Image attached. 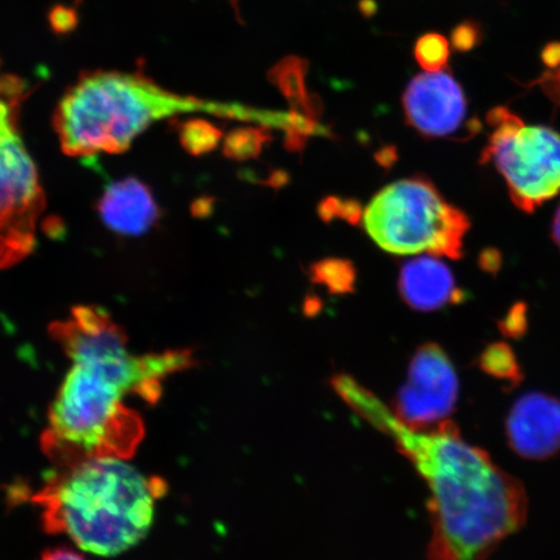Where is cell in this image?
<instances>
[{"label": "cell", "instance_id": "1", "mask_svg": "<svg viewBox=\"0 0 560 560\" xmlns=\"http://www.w3.org/2000/svg\"><path fill=\"white\" fill-rule=\"evenodd\" d=\"M332 388L357 416L395 441L429 486L427 560H487L523 527L528 497L522 482L466 443L451 420L415 431L354 377L336 375Z\"/></svg>", "mask_w": 560, "mask_h": 560}, {"label": "cell", "instance_id": "2", "mask_svg": "<svg viewBox=\"0 0 560 560\" xmlns=\"http://www.w3.org/2000/svg\"><path fill=\"white\" fill-rule=\"evenodd\" d=\"M72 363L48 412L44 452L60 468L89 458L131 457L144 424L124 400L139 396L155 404L161 383L173 374L172 355H135L126 348Z\"/></svg>", "mask_w": 560, "mask_h": 560}, {"label": "cell", "instance_id": "3", "mask_svg": "<svg viewBox=\"0 0 560 560\" xmlns=\"http://www.w3.org/2000/svg\"><path fill=\"white\" fill-rule=\"evenodd\" d=\"M219 117L282 129L283 112L217 103L171 93L140 73L95 70L83 73L55 109L54 128L68 156L128 151L150 125L179 114Z\"/></svg>", "mask_w": 560, "mask_h": 560}, {"label": "cell", "instance_id": "4", "mask_svg": "<svg viewBox=\"0 0 560 560\" xmlns=\"http://www.w3.org/2000/svg\"><path fill=\"white\" fill-rule=\"evenodd\" d=\"M165 482L147 478L122 458H89L61 468L33 501L50 534H65L79 548L116 557L149 534Z\"/></svg>", "mask_w": 560, "mask_h": 560}, {"label": "cell", "instance_id": "5", "mask_svg": "<svg viewBox=\"0 0 560 560\" xmlns=\"http://www.w3.org/2000/svg\"><path fill=\"white\" fill-rule=\"evenodd\" d=\"M363 225L377 245L395 255L459 260L470 222L427 178L395 182L375 196L363 213Z\"/></svg>", "mask_w": 560, "mask_h": 560}, {"label": "cell", "instance_id": "6", "mask_svg": "<svg viewBox=\"0 0 560 560\" xmlns=\"http://www.w3.org/2000/svg\"><path fill=\"white\" fill-rule=\"evenodd\" d=\"M492 135L482 163H493L506 180L514 205L532 213L560 194V135L545 126H525L505 107L488 114Z\"/></svg>", "mask_w": 560, "mask_h": 560}, {"label": "cell", "instance_id": "7", "mask_svg": "<svg viewBox=\"0 0 560 560\" xmlns=\"http://www.w3.org/2000/svg\"><path fill=\"white\" fill-rule=\"evenodd\" d=\"M46 207L37 167L16 129V117L0 122V270L30 256Z\"/></svg>", "mask_w": 560, "mask_h": 560}, {"label": "cell", "instance_id": "8", "mask_svg": "<svg viewBox=\"0 0 560 560\" xmlns=\"http://www.w3.org/2000/svg\"><path fill=\"white\" fill-rule=\"evenodd\" d=\"M458 392L457 371L450 355L436 342H427L412 357L408 380L392 411L411 430H430L453 415Z\"/></svg>", "mask_w": 560, "mask_h": 560}, {"label": "cell", "instance_id": "9", "mask_svg": "<svg viewBox=\"0 0 560 560\" xmlns=\"http://www.w3.org/2000/svg\"><path fill=\"white\" fill-rule=\"evenodd\" d=\"M406 121L419 135L457 139L462 129L474 136L479 122H467V101L459 83L445 72L419 74L404 95Z\"/></svg>", "mask_w": 560, "mask_h": 560}, {"label": "cell", "instance_id": "10", "mask_svg": "<svg viewBox=\"0 0 560 560\" xmlns=\"http://www.w3.org/2000/svg\"><path fill=\"white\" fill-rule=\"evenodd\" d=\"M508 443L530 460L555 457L560 451V401L545 394L524 395L509 412Z\"/></svg>", "mask_w": 560, "mask_h": 560}, {"label": "cell", "instance_id": "11", "mask_svg": "<svg viewBox=\"0 0 560 560\" xmlns=\"http://www.w3.org/2000/svg\"><path fill=\"white\" fill-rule=\"evenodd\" d=\"M105 226L116 233L138 236L159 220V208L149 187L137 178L114 182L97 205Z\"/></svg>", "mask_w": 560, "mask_h": 560}, {"label": "cell", "instance_id": "12", "mask_svg": "<svg viewBox=\"0 0 560 560\" xmlns=\"http://www.w3.org/2000/svg\"><path fill=\"white\" fill-rule=\"evenodd\" d=\"M398 290L406 304L418 312L439 311L460 303L464 292L457 289L450 266L435 257H418L402 266Z\"/></svg>", "mask_w": 560, "mask_h": 560}, {"label": "cell", "instance_id": "13", "mask_svg": "<svg viewBox=\"0 0 560 560\" xmlns=\"http://www.w3.org/2000/svg\"><path fill=\"white\" fill-rule=\"evenodd\" d=\"M304 75L303 65L296 59L283 61L271 74L272 80L289 97L292 104V114L315 122L319 116V105L314 104L311 95L307 94Z\"/></svg>", "mask_w": 560, "mask_h": 560}, {"label": "cell", "instance_id": "14", "mask_svg": "<svg viewBox=\"0 0 560 560\" xmlns=\"http://www.w3.org/2000/svg\"><path fill=\"white\" fill-rule=\"evenodd\" d=\"M478 365L487 375L509 383V389L517 387L524 377L520 361L506 342H493L482 350Z\"/></svg>", "mask_w": 560, "mask_h": 560}, {"label": "cell", "instance_id": "15", "mask_svg": "<svg viewBox=\"0 0 560 560\" xmlns=\"http://www.w3.org/2000/svg\"><path fill=\"white\" fill-rule=\"evenodd\" d=\"M314 283L324 285L328 292L335 295L353 292L355 283V270L353 264L340 258H327L315 262L311 269Z\"/></svg>", "mask_w": 560, "mask_h": 560}, {"label": "cell", "instance_id": "16", "mask_svg": "<svg viewBox=\"0 0 560 560\" xmlns=\"http://www.w3.org/2000/svg\"><path fill=\"white\" fill-rule=\"evenodd\" d=\"M270 139L265 128H241L231 131L223 143V153L229 159L244 161L260 155L264 144Z\"/></svg>", "mask_w": 560, "mask_h": 560}, {"label": "cell", "instance_id": "17", "mask_svg": "<svg viewBox=\"0 0 560 560\" xmlns=\"http://www.w3.org/2000/svg\"><path fill=\"white\" fill-rule=\"evenodd\" d=\"M222 132L217 126L205 120H190L179 128V140L194 156L206 155L221 142Z\"/></svg>", "mask_w": 560, "mask_h": 560}, {"label": "cell", "instance_id": "18", "mask_svg": "<svg viewBox=\"0 0 560 560\" xmlns=\"http://www.w3.org/2000/svg\"><path fill=\"white\" fill-rule=\"evenodd\" d=\"M450 42L443 35L430 33L416 45V59L425 72H440L450 60Z\"/></svg>", "mask_w": 560, "mask_h": 560}, {"label": "cell", "instance_id": "19", "mask_svg": "<svg viewBox=\"0 0 560 560\" xmlns=\"http://www.w3.org/2000/svg\"><path fill=\"white\" fill-rule=\"evenodd\" d=\"M482 40V30L476 21H464V23L454 27L452 33V44L455 51L470 52Z\"/></svg>", "mask_w": 560, "mask_h": 560}, {"label": "cell", "instance_id": "20", "mask_svg": "<svg viewBox=\"0 0 560 560\" xmlns=\"http://www.w3.org/2000/svg\"><path fill=\"white\" fill-rule=\"evenodd\" d=\"M500 330L509 338L520 339L528 330L527 306L517 303L511 307L506 317L499 322Z\"/></svg>", "mask_w": 560, "mask_h": 560}, {"label": "cell", "instance_id": "21", "mask_svg": "<svg viewBox=\"0 0 560 560\" xmlns=\"http://www.w3.org/2000/svg\"><path fill=\"white\" fill-rule=\"evenodd\" d=\"M48 21L54 33L65 35L72 33L79 25V15L70 7L59 4L48 13Z\"/></svg>", "mask_w": 560, "mask_h": 560}, {"label": "cell", "instance_id": "22", "mask_svg": "<svg viewBox=\"0 0 560 560\" xmlns=\"http://www.w3.org/2000/svg\"><path fill=\"white\" fill-rule=\"evenodd\" d=\"M320 213L325 220L339 217V219L355 222L361 217V208L354 201L330 199L324 202Z\"/></svg>", "mask_w": 560, "mask_h": 560}, {"label": "cell", "instance_id": "23", "mask_svg": "<svg viewBox=\"0 0 560 560\" xmlns=\"http://www.w3.org/2000/svg\"><path fill=\"white\" fill-rule=\"evenodd\" d=\"M24 94V83L18 75L5 74L0 77V96L10 103L19 104Z\"/></svg>", "mask_w": 560, "mask_h": 560}, {"label": "cell", "instance_id": "24", "mask_svg": "<svg viewBox=\"0 0 560 560\" xmlns=\"http://www.w3.org/2000/svg\"><path fill=\"white\" fill-rule=\"evenodd\" d=\"M540 83L545 93L560 107V75L546 73Z\"/></svg>", "mask_w": 560, "mask_h": 560}, {"label": "cell", "instance_id": "25", "mask_svg": "<svg viewBox=\"0 0 560 560\" xmlns=\"http://www.w3.org/2000/svg\"><path fill=\"white\" fill-rule=\"evenodd\" d=\"M40 560H88L73 550L56 548L47 550L42 555Z\"/></svg>", "mask_w": 560, "mask_h": 560}, {"label": "cell", "instance_id": "26", "mask_svg": "<svg viewBox=\"0 0 560 560\" xmlns=\"http://www.w3.org/2000/svg\"><path fill=\"white\" fill-rule=\"evenodd\" d=\"M544 65L548 68L560 66V42H552L546 46L541 52Z\"/></svg>", "mask_w": 560, "mask_h": 560}, {"label": "cell", "instance_id": "27", "mask_svg": "<svg viewBox=\"0 0 560 560\" xmlns=\"http://www.w3.org/2000/svg\"><path fill=\"white\" fill-rule=\"evenodd\" d=\"M552 240L558 244V247L560 248V206L557 210L555 222H552Z\"/></svg>", "mask_w": 560, "mask_h": 560}, {"label": "cell", "instance_id": "28", "mask_svg": "<svg viewBox=\"0 0 560 560\" xmlns=\"http://www.w3.org/2000/svg\"><path fill=\"white\" fill-rule=\"evenodd\" d=\"M482 261L487 262L486 269L493 270L492 265H494V268H499V254L497 252H488L487 258H482Z\"/></svg>", "mask_w": 560, "mask_h": 560}, {"label": "cell", "instance_id": "29", "mask_svg": "<svg viewBox=\"0 0 560 560\" xmlns=\"http://www.w3.org/2000/svg\"><path fill=\"white\" fill-rule=\"evenodd\" d=\"M559 75H560V72H559Z\"/></svg>", "mask_w": 560, "mask_h": 560}]
</instances>
